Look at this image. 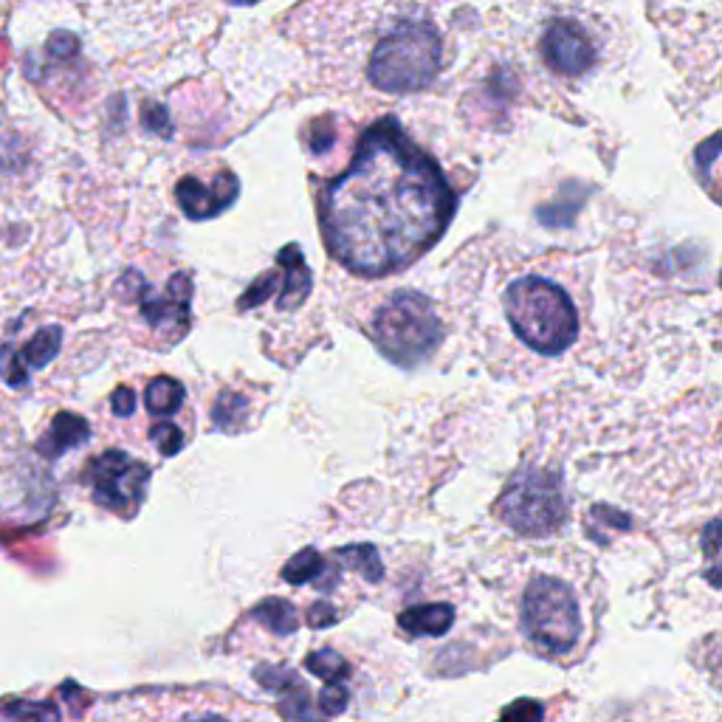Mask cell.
<instances>
[{"mask_svg": "<svg viewBox=\"0 0 722 722\" xmlns=\"http://www.w3.org/2000/svg\"><path fill=\"white\" fill-rule=\"evenodd\" d=\"M257 680H263L268 689L283 691V714L288 717V722H322L314 717L308 691L299 683L297 675H291V672H274V669H260Z\"/></svg>", "mask_w": 722, "mask_h": 722, "instance_id": "obj_11", "label": "cell"}, {"mask_svg": "<svg viewBox=\"0 0 722 722\" xmlns=\"http://www.w3.org/2000/svg\"><path fill=\"white\" fill-rule=\"evenodd\" d=\"M46 54L51 60H68L79 54V40L71 32H54L48 37Z\"/></svg>", "mask_w": 722, "mask_h": 722, "instance_id": "obj_27", "label": "cell"}, {"mask_svg": "<svg viewBox=\"0 0 722 722\" xmlns=\"http://www.w3.org/2000/svg\"><path fill=\"white\" fill-rule=\"evenodd\" d=\"M325 573V562L314 548L299 550L297 556L283 567V579L288 584H305V581H316Z\"/></svg>", "mask_w": 722, "mask_h": 722, "instance_id": "obj_19", "label": "cell"}, {"mask_svg": "<svg viewBox=\"0 0 722 722\" xmlns=\"http://www.w3.org/2000/svg\"><path fill=\"white\" fill-rule=\"evenodd\" d=\"M505 314L525 345L548 356L567 350L579 333L573 299L565 288L542 277H525L511 285L505 294Z\"/></svg>", "mask_w": 722, "mask_h": 722, "instance_id": "obj_2", "label": "cell"}, {"mask_svg": "<svg viewBox=\"0 0 722 722\" xmlns=\"http://www.w3.org/2000/svg\"><path fill=\"white\" fill-rule=\"evenodd\" d=\"M308 621H311V627H328V624L336 621V613H333V607H328V601H319V604L311 607Z\"/></svg>", "mask_w": 722, "mask_h": 722, "instance_id": "obj_30", "label": "cell"}, {"mask_svg": "<svg viewBox=\"0 0 722 722\" xmlns=\"http://www.w3.org/2000/svg\"><path fill=\"white\" fill-rule=\"evenodd\" d=\"M457 198L440 167L384 119L361 136L345 173L322 195L330 254L361 277H384L432 249Z\"/></svg>", "mask_w": 722, "mask_h": 722, "instance_id": "obj_1", "label": "cell"}, {"mask_svg": "<svg viewBox=\"0 0 722 722\" xmlns=\"http://www.w3.org/2000/svg\"><path fill=\"white\" fill-rule=\"evenodd\" d=\"M542 57L562 77H576L596 63V43L576 20H553L542 34Z\"/></svg>", "mask_w": 722, "mask_h": 722, "instance_id": "obj_8", "label": "cell"}, {"mask_svg": "<svg viewBox=\"0 0 722 722\" xmlns=\"http://www.w3.org/2000/svg\"><path fill=\"white\" fill-rule=\"evenodd\" d=\"M150 438L156 440L158 452L164 457H173L181 452V446H184V435H181V429L173 424H161L153 426V432H150Z\"/></svg>", "mask_w": 722, "mask_h": 722, "instance_id": "obj_25", "label": "cell"}, {"mask_svg": "<svg viewBox=\"0 0 722 722\" xmlns=\"http://www.w3.org/2000/svg\"><path fill=\"white\" fill-rule=\"evenodd\" d=\"M440 319L432 302L415 291L395 294L373 319L376 345L401 367H418L440 345Z\"/></svg>", "mask_w": 722, "mask_h": 722, "instance_id": "obj_4", "label": "cell"}, {"mask_svg": "<svg viewBox=\"0 0 722 722\" xmlns=\"http://www.w3.org/2000/svg\"><path fill=\"white\" fill-rule=\"evenodd\" d=\"M440 71V34L429 23H398L370 54L367 77L378 91L412 94L432 85Z\"/></svg>", "mask_w": 722, "mask_h": 722, "instance_id": "obj_3", "label": "cell"}, {"mask_svg": "<svg viewBox=\"0 0 722 722\" xmlns=\"http://www.w3.org/2000/svg\"><path fill=\"white\" fill-rule=\"evenodd\" d=\"M283 288V274L280 271H266L263 277H257L252 285H249V291L240 297V311H249V308H257V305H263L274 291H280Z\"/></svg>", "mask_w": 722, "mask_h": 722, "instance_id": "obj_22", "label": "cell"}, {"mask_svg": "<svg viewBox=\"0 0 722 722\" xmlns=\"http://www.w3.org/2000/svg\"><path fill=\"white\" fill-rule=\"evenodd\" d=\"M722 150V133L720 136H714V139H708L706 144H700V150H697V161H700V167H708V161H714V156Z\"/></svg>", "mask_w": 722, "mask_h": 722, "instance_id": "obj_31", "label": "cell"}, {"mask_svg": "<svg viewBox=\"0 0 722 722\" xmlns=\"http://www.w3.org/2000/svg\"><path fill=\"white\" fill-rule=\"evenodd\" d=\"M3 722H60V711L51 703H32V700H9L0 706Z\"/></svg>", "mask_w": 722, "mask_h": 722, "instance_id": "obj_16", "label": "cell"}, {"mask_svg": "<svg viewBox=\"0 0 722 722\" xmlns=\"http://www.w3.org/2000/svg\"><path fill=\"white\" fill-rule=\"evenodd\" d=\"M187 722H229L226 717H218V714H198V717H189Z\"/></svg>", "mask_w": 722, "mask_h": 722, "instance_id": "obj_32", "label": "cell"}, {"mask_svg": "<svg viewBox=\"0 0 722 722\" xmlns=\"http://www.w3.org/2000/svg\"><path fill=\"white\" fill-rule=\"evenodd\" d=\"M542 717H545L542 706H539L536 700H525V697H522V700H517V703H511V706L505 708L500 722H542Z\"/></svg>", "mask_w": 722, "mask_h": 722, "instance_id": "obj_26", "label": "cell"}, {"mask_svg": "<svg viewBox=\"0 0 722 722\" xmlns=\"http://www.w3.org/2000/svg\"><path fill=\"white\" fill-rule=\"evenodd\" d=\"M339 559H342L347 567H353L356 573H361L367 581H378L384 576V567H381V559H378V550L370 548V545H356V548L339 550Z\"/></svg>", "mask_w": 722, "mask_h": 722, "instance_id": "obj_20", "label": "cell"}, {"mask_svg": "<svg viewBox=\"0 0 722 722\" xmlns=\"http://www.w3.org/2000/svg\"><path fill=\"white\" fill-rule=\"evenodd\" d=\"M497 514L519 534H553L567 517L559 477L545 469H522L503 491Z\"/></svg>", "mask_w": 722, "mask_h": 722, "instance_id": "obj_6", "label": "cell"}, {"mask_svg": "<svg viewBox=\"0 0 722 722\" xmlns=\"http://www.w3.org/2000/svg\"><path fill=\"white\" fill-rule=\"evenodd\" d=\"M522 629L545 655H567L579 641V607L565 581L536 576L522 601Z\"/></svg>", "mask_w": 722, "mask_h": 722, "instance_id": "obj_5", "label": "cell"}, {"mask_svg": "<svg viewBox=\"0 0 722 722\" xmlns=\"http://www.w3.org/2000/svg\"><path fill=\"white\" fill-rule=\"evenodd\" d=\"M142 127L153 136L161 139H173V119H170V110L158 102H144L142 105Z\"/></svg>", "mask_w": 722, "mask_h": 722, "instance_id": "obj_23", "label": "cell"}, {"mask_svg": "<svg viewBox=\"0 0 722 722\" xmlns=\"http://www.w3.org/2000/svg\"><path fill=\"white\" fill-rule=\"evenodd\" d=\"M232 3H243L246 6V3H257V0H232Z\"/></svg>", "mask_w": 722, "mask_h": 722, "instance_id": "obj_33", "label": "cell"}, {"mask_svg": "<svg viewBox=\"0 0 722 722\" xmlns=\"http://www.w3.org/2000/svg\"><path fill=\"white\" fill-rule=\"evenodd\" d=\"M452 621H455V610L449 604H418L398 615L401 629L421 638H438L443 632H449Z\"/></svg>", "mask_w": 722, "mask_h": 722, "instance_id": "obj_13", "label": "cell"}, {"mask_svg": "<svg viewBox=\"0 0 722 722\" xmlns=\"http://www.w3.org/2000/svg\"><path fill=\"white\" fill-rule=\"evenodd\" d=\"M308 669L319 675L325 683H342L347 675H350V666L345 663V658H339L333 649H322V652H314L308 655Z\"/></svg>", "mask_w": 722, "mask_h": 722, "instance_id": "obj_21", "label": "cell"}, {"mask_svg": "<svg viewBox=\"0 0 722 722\" xmlns=\"http://www.w3.org/2000/svg\"><path fill=\"white\" fill-rule=\"evenodd\" d=\"M277 263L283 268V288H280V299L277 305L291 311L305 302V297L311 294V271L302 260L299 246H285L283 252L277 254Z\"/></svg>", "mask_w": 722, "mask_h": 722, "instance_id": "obj_12", "label": "cell"}, {"mask_svg": "<svg viewBox=\"0 0 722 722\" xmlns=\"http://www.w3.org/2000/svg\"><path fill=\"white\" fill-rule=\"evenodd\" d=\"M88 435H91V426L85 424L79 415L60 412V415L51 421L43 440H40V452L54 460V457H60L63 452H68V449L82 446V443L88 440Z\"/></svg>", "mask_w": 722, "mask_h": 722, "instance_id": "obj_14", "label": "cell"}, {"mask_svg": "<svg viewBox=\"0 0 722 722\" xmlns=\"http://www.w3.org/2000/svg\"><path fill=\"white\" fill-rule=\"evenodd\" d=\"M63 345V330L60 328H43L40 333H34L29 339V345L23 347V359L29 367L40 370L46 367L48 361L57 356V350Z\"/></svg>", "mask_w": 722, "mask_h": 722, "instance_id": "obj_17", "label": "cell"}, {"mask_svg": "<svg viewBox=\"0 0 722 722\" xmlns=\"http://www.w3.org/2000/svg\"><path fill=\"white\" fill-rule=\"evenodd\" d=\"M319 706L328 717H336L347 708V689L342 683H325V689L319 694Z\"/></svg>", "mask_w": 722, "mask_h": 722, "instance_id": "obj_28", "label": "cell"}, {"mask_svg": "<svg viewBox=\"0 0 722 722\" xmlns=\"http://www.w3.org/2000/svg\"><path fill=\"white\" fill-rule=\"evenodd\" d=\"M189 299L192 283L187 274H173L164 294H153L142 285V316L156 330L170 328L175 336H181L189 325Z\"/></svg>", "mask_w": 722, "mask_h": 722, "instance_id": "obj_10", "label": "cell"}, {"mask_svg": "<svg viewBox=\"0 0 722 722\" xmlns=\"http://www.w3.org/2000/svg\"><path fill=\"white\" fill-rule=\"evenodd\" d=\"M254 618H260L263 624H266L271 632H277V635H291L294 629H297V610L283 601V598H268L263 601L257 610H254Z\"/></svg>", "mask_w": 722, "mask_h": 722, "instance_id": "obj_18", "label": "cell"}, {"mask_svg": "<svg viewBox=\"0 0 722 722\" xmlns=\"http://www.w3.org/2000/svg\"><path fill=\"white\" fill-rule=\"evenodd\" d=\"M110 407H113V412H116L119 418H130V415L136 412V395L130 393L127 387H119V390L113 393V398H110Z\"/></svg>", "mask_w": 722, "mask_h": 722, "instance_id": "obj_29", "label": "cell"}, {"mask_svg": "<svg viewBox=\"0 0 722 722\" xmlns=\"http://www.w3.org/2000/svg\"><path fill=\"white\" fill-rule=\"evenodd\" d=\"M0 376H3L6 384H12V387H23V384H26L23 356H20L12 345H6L0 350Z\"/></svg>", "mask_w": 722, "mask_h": 722, "instance_id": "obj_24", "label": "cell"}, {"mask_svg": "<svg viewBox=\"0 0 722 722\" xmlns=\"http://www.w3.org/2000/svg\"><path fill=\"white\" fill-rule=\"evenodd\" d=\"M88 480L94 486V503L108 508L119 517L130 519L144 503L150 466L125 452H105L96 457L88 469Z\"/></svg>", "mask_w": 722, "mask_h": 722, "instance_id": "obj_7", "label": "cell"}, {"mask_svg": "<svg viewBox=\"0 0 722 722\" xmlns=\"http://www.w3.org/2000/svg\"><path fill=\"white\" fill-rule=\"evenodd\" d=\"M237 195H240V184H237V175L223 170L215 178L212 187H204L198 178H181L178 187H175V198H178V206L181 212L187 215L189 220H209L218 218L220 212H226L229 206L235 204Z\"/></svg>", "mask_w": 722, "mask_h": 722, "instance_id": "obj_9", "label": "cell"}, {"mask_svg": "<svg viewBox=\"0 0 722 722\" xmlns=\"http://www.w3.org/2000/svg\"><path fill=\"white\" fill-rule=\"evenodd\" d=\"M144 401H147L150 415L167 418V415H173V412H178V407H181V401H184V387H181L175 378L158 376L150 381Z\"/></svg>", "mask_w": 722, "mask_h": 722, "instance_id": "obj_15", "label": "cell"}]
</instances>
